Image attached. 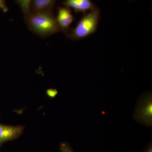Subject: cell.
<instances>
[{
	"label": "cell",
	"mask_w": 152,
	"mask_h": 152,
	"mask_svg": "<svg viewBox=\"0 0 152 152\" xmlns=\"http://www.w3.org/2000/svg\"><path fill=\"white\" fill-rule=\"evenodd\" d=\"M56 19L60 30L67 34L71 25L75 20L71 9L65 7H59Z\"/></svg>",
	"instance_id": "277c9868"
},
{
	"label": "cell",
	"mask_w": 152,
	"mask_h": 152,
	"mask_svg": "<svg viewBox=\"0 0 152 152\" xmlns=\"http://www.w3.org/2000/svg\"><path fill=\"white\" fill-rule=\"evenodd\" d=\"M143 152H152V144H150Z\"/></svg>",
	"instance_id": "7c38bea8"
},
{
	"label": "cell",
	"mask_w": 152,
	"mask_h": 152,
	"mask_svg": "<svg viewBox=\"0 0 152 152\" xmlns=\"http://www.w3.org/2000/svg\"><path fill=\"white\" fill-rule=\"evenodd\" d=\"M100 12L97 7L86 13L78 22L75 27L67 34L73 40H78L87 37L96 31L99 21Z\"/></svg>",
	"instance_id": "7a4b0ae2"
},
{
	"label": "cell",
	"mask_w": 152,
	"mask_h": 152,
	"mask_svg": "<svg viewBox=\"0 0 152 152\" xmlns=\"http://www.w3.org/2000/svg\"><path fill=\"white\" fill-rule=\"evenodd\" d=\"M60 152H74L69 144L66 142L62 143L60 146Z\"/></svg>",
	"instance_id": "9c48e42d"
},
{
	"label": "cell",
	"mask_w": 152,
	"mask_h": 152,
	"mask_svg": "<svg viewBox=\"0 0 152 152\" xmlns=\"http://www.w3.org/2000/svg\"><path fill=\"white\" fill-rule=\"evenodd\" d=\"M0 9L4 12H7L8 11V8L7 7L5 0H0Z\"/></svg>",
	"instance_id": "8fae6325"
},
{
	"label": "cell",
	"mask_w": 152,
	"mask_h": 152,
	"mask_svg": "<svg viewBox=\"0 0 152 152\" xmlns=\"http://www.w3.org/2000/svg\"><path fill=\"white\" fill-rule=\"evenodd\" d=\"M63 4L65 7L73 9L76 12L84 14L96 7L91 0H65Z\"/></svg>",
	"instance_id": "8992f818"
},
{
	"label": "cell",
	"mask_w": 152,
	"mask_h": 152,
	"mask_svg": "<svg viewBox=\"0 0 152 152\" xmlns=\"http://www.w3.org/2000/svg\"><path fill=\"white\" fill-rule=\"evenodd\" d=\"M56 0H32L31 6V12L53 11Z\"/></svg>",
	"instance_id": "52a82bcc"
},
{
	"label": "cell",
	"mask_w": 152,
	"mask_h": 152,
	"mask_svg": "<svg viewBox=\"0 0 152 152\" xmlns=\"http://www.w3.org/2000/svg\"><path fill=\"white\" fill-rule=\"evenodd\" d=\"M151 93L142 95L139 99L134 113L137 121L147 126L152 125V99Z\"/></svg>",
	"instance_id": "3957f363"
},
{
	"label": "cell",
	"mask_w": 152,
	"mask_h": 152,
	"mask_svg": "<svg viewBox=\"0 0 152 152\" xmlns=\"http://www.w3.org/2000/svg\"><path fill=\"white\" fill-rule=\"evenodd\" d=\"M22 126H11L0 124V145L9 141L15 140L23 132Z\"/></svg>",
	"instance_id": "5b68a950"
},
{
	"label": "cell",
	"mask_w": 152,
	"mask_h": 152,
	"mask_svg": "<svg viewBox=\"0 0 152 152\" xmlns=\"http://www.w3.org/2000/svg\"><path fill=\"white\" fill-rule=\"evenodd\" d=\"M46 94L49 97L54 98L58 95V91L56 89H48L47 90Z\"/></svg>",
	"instance_id": "30bf717a"
},
{
	"label": "cell",
	"mask_w": 152,
	"mask_h": 152,
	"mask_svg": "<svg viewBox=\"0 0 152 152\" xmlns=\"http://www.w3.org/2000/svg\"><path fill=\"white\" fill-rule=\"evenodd\" d=\"M25 18L29 29L42 37H49L61 31L53 11H31Z\"/></svg>",
	"instance_id": "6da1fadb"
},
{
	"label": "cell",
	"mask_w": 152,
	"mask_h": 152,
	"mask_svg": "<svg viewBox=\"0 0 152 152\" xmlns=\"http://www.w3.org/2000/svg\"><path fill=\"white\" fill-rule=\"evenodd\" d=\"M16 2L20 6L25 15L31 12V6L32 0H15Z\"/></svg>",
	"instance_id": "ba28073f"
}]
</instances>
